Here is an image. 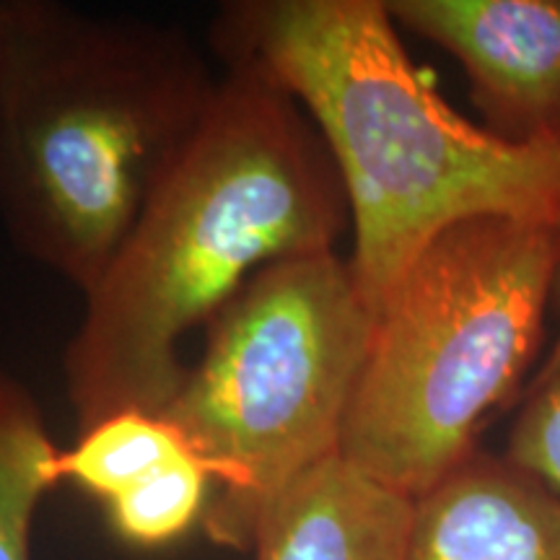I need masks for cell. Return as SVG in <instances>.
Segmentation results:
<instances>
[{
	"instance_id": "6da1fadb",
	"label": "cell",
	"mask_w": 560,
	"mask_h": 560,
	"mask_svg": "<svg viewBox=\"0 0 560 560\" xmlns=\"http://www.w3.org/2000/svg\"><path fill=\"white\" fill-rule=\"evenodd\" d=\"M346 231V190L306 112L255 68L229 66L190 145L83 293L62 353L79 429L164 410L185 335L260 270L338 249Z\"/></svg>"
},
{
	"instance_id": "7a4b0ae2",
	"label": "cell",
	"mask_w": 560,
	"mask_h": 560,
	"mask_svg": "<svg viewBox=\"0 0 560 560\" xmlns=\"http://www.w3.org/2000/svg\"><path fill=\"white\" fill-rule=\"evenodd\" d=\"M210 45L293 96L325 140L374 317L441 231L482 215L560 226V143L499 138L452 109L384 0L226 3Z\"/></svg>"
},
{
	"instance_id": "3957f363",
	"label": "cell",
	"mask_w": 560,
	"mask_h": 560,
	"mask_svg": "<svg viewBox=\"0 0 560 560\" xmlns=\"http://www.w3.org/2000/svg\"><path fill=\"white\" fill-rule=\"evenodd\" d=\"M0 219L81 293L206 120L219 79L174 26L0 3Z\"/></svg>"
},
{
	"instance_id": "277c9868",
	"label": "cell",
	"mask_w": 560,
	"mask_h": 560,
	"mask_svg": "<svg viewBox=\"0 0 560 560\" xmlns=\"http://www.w3.org/2000/svg\"><path fill=\"white\" fill-rule=\"evenodd\" d=\"M558 231L501 215L441 231L374 317L340 459L416 501L478 452L535 366Z\"/></svg>"
},
{
	"instance_id": "5b68a950",
	"label": "cell",
	"mask_w": 560,
	"mask_h": 560,
	"mask_svg": "<svg viewBox=\"0 0 560 560\" xmlns=\"http://www.w3.org/2000/svg\"><path fill=\"white\" fill-rule=\"evenodd\" d=\"M374 312L338 249L257 272L206 325L161 416L213 478L200 527L247 552L268 509L338 457Z\"/></svg>"
},
{
	"instance_id": "8992f818",
	"label": "cell",
	"mask_w": 560,
	"mask_h": 560,
	"mask_svg": "<svg viewBox=\"0 0 560 560\" xmlns=\"http://www.w3.org/2000/svg\"><path fill=\"white\" fill-rule=\"evenodd\" d=\"M392 21L446 50L493 136L560 132V0H384Z\"/></svg>"
},
{
	"instance_id": "52a82bcc",
	"label": "cell",
	"mask_w": 560,
	"mask_h": 560,
	"mask_svg": "<svg viewBox=\"0 0 560 560\" xmlns=\"http://www.w3.org/2000/svg\"><path fill=\"white\" fill-rule=\"evenodd\" d=\"M405 560H560V495L478 450L412 501Z\"/></svg>"
},
{
	"instance_id": "ba28073f",
	"label": "cell",
	"mask_w": 560,
	"mask_h": 560,
	"mask_svg": "<svg viewBox=\"0 0 560 560\" xmlns=\"http://www.w3.org/2000/svg\"><path fill=\"white\" fill-rule=\"evenodd\" d=\"M412 501L338 457L301 475L257 527L255 560H405Z\"/></svg>"
},
{
	"instance_id": "9c48e42d",
	"label": "cell",
	"mask_w": 560,
	"mask_h": 560,
	"mask_svg": "<svg viewBox=\"0 0 560 560\" xmlns=\"http://www.w3.org/2000/svg\"><path fill=\"white\" fill-rule=\"evenodd\" d=\"M58 482V446L42 408L0 371V560H32L34 516Z\"/></svg>"
},
{
	"instance_id": "30bf717a",
	"label": "cell",
	"mask_w": 560,
	"mask_h": 560,
	"mask_svg": "<svg viewBox=\"0 0 560 560\" xmlns=\"http://www.w3.org/2000/svg\"><path fill=\"white\" fill-rule=\"evenodd\" d=\"M185 452L187 441L161 412L120 410L79 429V439L58 450V480L109 503Z\"/></svg>"
},
{
	"instance_id": "8fae6325",
	"label": "cell",
	"mask_w": 560,
	"mask_h": 560,
	"mask_svg": "<svg viewBox=\"0 0 560 560\" xmlns=\"http://www.w3.org/2000/svg\"><path fill=\"white\" fill-rule=\"evenodd\" d=\"M213 490V478L190 450L104 503V509L112 532L125 545L159 550L202 524Z\"/></svg>"
},
{
	"instance_id": "7c38bea8",
	"label": "cell",
	"mask_w": 560,
	"mask_h": 560,
	"mask_svg": "<svg viewBox=\"0 0 560 560\" xmlns=\"http://www.w3.org/2000/svg\"><path fill=\"white\" fill-rule=\"evenodd\" d=\"M503 457L560 495V376L527 392Z\"/></svg>"
},
{
	"instance_id": "4fadbf2b",
	"label": "cell",
	"mask_w": 560,
	"mask_h": 560,
	"mask_svg": "<svg viewBox=\"0 0 560 560\" xmlns=\"http://www.w3.org/2000/svg\"><path fill=\"white\" fill-rule=\"evenodd\" d=\"M558 231V260H556V272H552V293H550V306L556 310L558 314V335L556 340H552V346L548 350V355H545L540 366H537L535 376H532V387H540V384L556 380L560 376V226H556Z\"/></svg>"
},
{
	"instance_id": "5bb4252c",
	"label": "cell",
	"mask_w": 560,
	"mask_h": 560,
	"mask_svg": "<svg viewBox=\"0 0 560 560\" xmlns=\"http://www.w3.org/2000/svg\"><path fill=\"white\" fill-rule=\"evenodd\" d=\"M0 62H3V37H0Z\"/></svg>"
},
{
	"instance_id": "9a60e30c",
	"label": "cell",
	"mask_w": 560,
	"mask_h": 560,
	"mask_svg": "<svg viewBox=\"0 0 560 560\" xmlns=\"http://www.w3.org/2000/svg\"><path fill=\"white\" fill-rule=\"evenodd\" d=\"M558 143H560V132H558Z\"/></svg>"
}]
</instances>
